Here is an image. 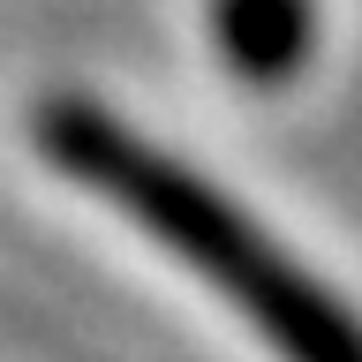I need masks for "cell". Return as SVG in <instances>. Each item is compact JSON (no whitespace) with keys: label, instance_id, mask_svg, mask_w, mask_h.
Wrapping results in <instances>:
<instances>
[{"label":"cell","instance_id":"6da1fadb","mask_svg":"<svg viewBox=\"0 0 362 362\" xmlns=\"http://www.w3.org/2000/svg\"><path fill=\"white\" fill-rule=\"evenodd\" d=\"M38 136L53 158L83 174V189L136 211L166 257H181L211 294H226V310H242L287 362H362V332L332 310V294L302 264H287L272 234H257L226 197H211L204 174L158 158L144 136H129L90 106H45Z\"/></svg>","mask_w":362,"mask_h":362}]
</instances>
